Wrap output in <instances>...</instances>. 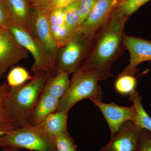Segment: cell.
I'll list each match as a JSON object with an SVG mask.
<instances>
[{"label":"cell","mask_w":151,"mask_h":151,"mask_svg":"<svg viewBox=\"0 0 151 151\" xmlns=\"http://www.w3.org/2000/svg\"><path fill=\"white\" fill-rule=\"evenodd\" d=\"M101 80L100 74L95 70L76 71L70 80L67 91L60 100L57 111L68 114L75 104L87 98L91 101H102V89L98 84Z\"/></svg>","instance_id":"cell-3"},{"label":"cell","mask_w":151,"mask_h":151,"mask_svg":"<svg viewBox=\"0 0 151 151\" xmlns=\"http://www.w3.org/2000/svg\"><path fill=\"white\" fill-rule=\"evenodd\" d=\"M1 148L13 147L34 151H56L54 138L40 126L29 124L11 130L1 137Z\"/></svg>","instance_id":"cell-4"},{"label":"cell","mask_w":151,"mask_h":151,"mask_svg":"<svg viewBox=\"0 0 151 151\" xmlns=\"http://www.w3.org/2000/svg\"><path fill=\"white\" fill-rule=\"evenodd\" d=\"M47 78L42 92H46L60 100L68 89L70 85L69 74L63 71H56Z\"/></svg>","instance_id":"cell-15"},{"label":"cell","mask_w":151,"mask_h":151,"mask_svg":"<svg viewBox=\"0 0 151 151\" xmlns=\"http://www.w3.org/2000/svg\"><path fill=\"white\" fill-rule=\"evenodd\" d=\"M33 9L37 8L43 5L47 0H27Z\"/></svg>","instance_id":"cell-30"},{"label":"cell","mask_w":151,"mask_h":151,"mask_svg":"<svg viewBox=\"0 0 151 151\" xmlns=\"http://www.w3.org/2000/svg\"><path fill=\"white\" fill-rule=\"evenodd\" d=\"M10 87L0 84V147L1 137L11 130L18 128L10 117L6 108V101Z\"/></svg>","instance_id":"cell-17"},{"label":"cell","mask_w":151,"mask_h":151,"mask_svg":"<svg viewBox=\"0 0 151 151\" xmlns=\"http://www.w3.org/2000/svg\"><path fill=\"white\" fill-rule=\"evenodd\" d=\"M2 1L12 22L32 33L34 9L28 1L27 0H2Z\"/></svg>","instance_id":"cell-13"},{"label":"cell","mask_w":151,"mask_h":151,"mask_svg":"<svg viewBox=\"0 0 151 151\" xmlns=\"http://www.w3.org/2000/svg\"><path fill=\"white\" fill-rule=\"evenodd\" d=\"M98 0H79V9L80 13L79 27L86 20L91 12Z\"/></svg>","instance_id":"cell-26"},{"label":"cell","mask_w":151,"mask_h":151,"mask_svg":"<svg viewBox=\"0 0 151 151\" xmlns=\"http://www.w3.org/2000/svg\"><path fill=\"white\" fill-rule=\"evenodd\" d=\"M68 114L56 111L47 116L39 126L54 138L60 133L68 131Z\"/></svg>","instance_id":"cell-16"},{"label":"cell","mask_w":151,"mask_h":151,"mask_svg":"<svg viewBox=\"0 0 151 151\" xmlns=\"http://www.w3.org/2000/svg\"><path fill=\"white\" fill-rule=\"evenodd\" d=\"M142 130L134 122H125L99 151H137Z\"/></svg>","instance_id":"cell-9"},{"label":"cell","mask_w":151,"mask_h":151,"mask_svg":"<svg viewBox=\"0 0 151 151\" xmlns=\"http://www.w3.org/2000/svg\"><path fill=\"white\" fill-rule=\"evenodd\" d=\"M129 100L132 101L136 108L137 117L134 124L141 129L151 132V117L144 109L142 99L139 92L134 90L129 94Z\"/></svg>","instance_id":"cell-18"},{"label":"cell","mask_w":151,"mask_h":151,"mask_svg":"<svg viewBox=\"0 0 151 151\" xmlns=\"http://www.w3.org/2000/svg\"><path fill=\"white\" fill-rule=\"evenodd\" d=\"M6 30L19 44L32 55L34 62L32 71L34 73L45 72L54 73L55 66L42 45L35 36L27 30L12 22Z\"/></svg>","instance_id":"cell-6"},{"label":"cell","mask_w":151,"mask_h":151,"mask_svg":"<svg viewBox=\"0 0 151 151\" xmlns=\"http://www.w3.org/2000/svg\"><path fill=\"white\" fill-rule=\"evenodd\" d=\"M79 0H47L43 5L37 8L42 10L47 14L58 8H65Z\"/></svg>","instance_id":"cell-25"},{"label":"cell","mask_w":151,"mask_h":151,"mask_svg":"<svg viewBox=\"0 0 151 151\" xmlns=\"http://www.w3.org/2000/svg\"><path fill=\"white\" fill-rule=\"evenodd\" d=\"M52 74L45 71L35 73L29 82L10 89L6 104L7 110L18 128L29 124L45 84Z\"/></svg>","instance_id":"cell-2"},{"label":"cell","mask_w":151,"mask_h":151,"mask_svg":"<svg viewBox=\"0 0 151 151\" xmlns=\"http://www.w3.org/2000/svg\"><path fill=\"white\" fill-rule=\"evenodd\" d=\"M50 24H65L64 8L55 9L47 14Z\"/></svg>","instance_id":"cell-27"},{"label":"cell","mask_w":151,"mask_h":151,"mask_svg":"<svg viewBox=\"0 0 151 151\" xmlns=\"http://www.w3.org/2000/svg\"><path fill=\"white\" fill-rule=\"evenodd\" d=\"M137 151H151V132L142 129Z\"/></svg>","instance_id":"cell-28"},{"label":"cell","mask_w":151,"mask_h":151,"mask_svg":"<svg viewBox=\"0 0 151 151\" xmlns=\"http://www.w3.org/2000/svg\"><path fill=\"white\" fill-rule=\"evenodd\" d=\"M123 43L129 52L130 60L129 65L120 74L134 76L139 71L137 67L141 63L151 61V41L124 35Z\"/></svg>","instance_id":"cell-10"},{"label":"cell","mask_w":151,"mask_h":151,"mask_svg":"<svg viewBox=\"0 0 151 151\" xmlns=\"http://www.w3.org/2000/svg\"><path fill=\"white\" fill-rule=\"evenodd\" d=\"M33 78L24 68L16 66L13 68L8 74L7 81L10 88L17 87L27 83Z\"/></svg>","instance_id":"cell-19"},{"label":"cell","mask_w":151,"mask_h":151,"mask_svg":"<svg viewBox=\"0 0 151 151\" xmlns=\"http://www.w3.org/2000/svg\"><path fill=\"white\" fill-rule=\"evenodd\" d=\"M59 99L46 92H42L30 119L29 124L39 126L44 119L57 111Z\"/></svg>","instance_id":"cell-14"},{"label":"cell","mask_w":151,"mask_h":151,"mask_svg":"<svg viewBox=\"0 0 151 151\" xmlns=\"http://www.w3.org/2000/svg\"><path fill=\"white\" fill-rule=\"evenodd\" d=\"M29 53L7 30L0 28V79L10 67L28 58Z\"/></svg>","instance_id":"cell-7"},{"label":"cell","mask_w":151,"mask_h":151,"mask_svg":"<svg viewBox=\"0 0 151 151\" xmlns=\"http://www.w3.org/2000/svg\"><path fill=\"white\" fill-rule=\"evenodd\" d=\"M11 23L2 0H0V28L6 29Z\"/></svg>","instance_id":"cell-29"},{"label":"cell","mask_w":151,"mask_h":151,"mask_svg":"<svg viewBox=\"0 0 151 151\" xmlns=\"http://www.w3.org/2000/svg\"><path fill=\"white\" fill-rule=\"evenodd\" d=\"M65 23L70 30L75 32L79 27L80 13L78 1L71 4L64 8Z\"/></svg>","instance_id":"cell-20"},{"label":"cell","mask_w":151,"mask_h":151,"mask_svg":"<svg viewBox=\"0 0 151 151\" xmlns=\"http://www.w3.org/2000/svg\"><path fill=\"white\" fill-rule=\"evenodd\" d=\"M54 139L56 151H77L74 139L68 131L60 133Z\"/></svg>","instance_id":"cell-23"},{"label":"cell","mask_w":151,"mask_h":151,"mask_svg":"<svg viewBox=\"0 0 151 151\" xmlns=\"http://www.w3.org/2000/svg\"><path fill=\"white\" fill-rule=\"evenodd\" d=\"M150 1V0H126L119 3L117 7L124 14L129 17Z\"/></svg>","instance_id":"cell-24"},{"label":"cell","mask_w":151,"mask_h":151,"mask_svg":"<svg viewBox=\"0 0 151 151\" xmlns=\"http://www.w3.org/2000/svg\"><path fill=\"white\" fill-rule=\"evenodd\" d=\"M92 101L102 112L110 128L111 136L118 132L125 122L131 121L134 123L137 112L134 105L126 107L114 103H105L98 100Z\"/></svg>","instance_id":"cell-11"},{"label":"cell","mask_w":151,"mask_h":151,"mask_svg":"<svg viewBox=\"0 0 151 151\" xmlns=\"http://www.w3.org/2000/svg\"><path fill=\"white\" fill-rule=\"evenodd\" d=\"M118 1H119V3H120L124 1H126V0H118Z\"/></svg>","instance_id":"cell-32"},{"label":"cell","mask_w":151,"mask_h":151,"mask_svg":"<svg viewBox=\"0 0 151 151\" xmlns=\"http://www.w3.org/2000/svg\"><path fill=\"white\" fill-rule=\"evenodd\" d=\"M128 18L117 7L114 9L108 23L100 30L94 48L77 70H95L102 80L112 77L111 65L123 43L124 27Z\"/></svg>","instance_id":"cell-1"},{"label":"cell","mask_w":151,"mask_h":151,"mask_svg":"<svg viewBox=\"0 0 151 151\" xmlns=\"http://www.w3.org/2000/svg\"><path fill=\"white\" fill-rule=\"evenodd\" d=\"M119 3L118 0H98L89 16L78 29L92 40L96 33L108 23L112 12Z\"/></svg>","instance_id":"cell-8"},{"label":"cell","mask_w":151,"mask_h":151,"mask_svg":"<svg viewBox=\"0 0 151 151\" xmlns=\"http://www.w3.org/2000/svg\"><path fill=\"white\" fill-rule=\"evenodd\" d=\"M2 149L3 151H19V149L13 147H6Z\"/></svg>","instance_id":"cell-31"},{"label":"cell","mask_w":151,"mask_h":151,"mask_svg":"<svg viewBox=\"0 0 151 151\" xmlns=\"http://www.w3.org/2000/svg\"><path fill=\"white\" fill-rule=\"evenodd\" d=\"M137 85V79L130 74H119L114 84L116 92L122 95L130 94L135 90Z\"/></svg>","instance_id":"cell-21"},{"label":"cell","mask_w":151,"mask_h":151,"mask_svg":"<svg viewBox=\"0 0 151 151\" xmlns=\"http://www.w3.org/2000/svg\"><path fill=\"white\" fill-rule=\"evenodd\" d=\"M34 9L32 33L42 45L55 66L58 49L52 35L47 14L40 8Z\"/></svg>","instance_id":"cell-12"},{"label":"cell","mask_w":151,"mask_h":151,"mask_svg":"<svg viewBox=\"0 0 151 151\" xmlns=\"http://www.w3.org/2000/svg\"><path fill=\"white\" fill-rule=\"evenodd\" d=\"M50 25L52 37L58 49L65 45L74 33L69 29L65 24Z\"/></svg>","instance_id":"cell-22"},{"label":"cell","mask_w":151,"mask_h":151,"mask_svg":"<svg viewBox=\"0 0 151 151\" xmlns=\"http://www.w3.org/2000/svg\"><path fill=\"white\" fill-rule=\"evenodd\" d=\"M92 40L79 29L73 34L67 43L58 49L55 62V71L68 74L75 73L87 55Z\"/></svg>","instance_id":"cell-5"}]
</instances>
